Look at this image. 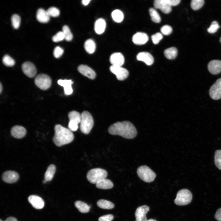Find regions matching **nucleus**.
Masks as SVG:
<instances>
[{
	"label": "nucleus",
	"instance_id": "nucleus-45",
	"mask_svg": "<svg viewBox=\"0 0 221 221\" xmlns=\"http://www.w3.org/2000/svg\"><path fill=\"white\" fill-rule=\"evenodd\" d=\"M215 218L218 221H221V207L218 209L215 215Z\"/></svg>",
	"mask_w": 221,
	"mask_h": 221
},
{
	"label": "nucleus",
	"instance_id": "nucleus-31",
	"mask_svg": "<svg viewBox=\"0 0 221 221\" xmlns=\"http://www.w3.org/2000/svg\"><path fill=\"white\" fill-rule=\"evenodd\" d=\"M111 16L113 20L118 23L122 21L124 18L123 13L119 10H114L111 13Z\"/></svg>",
	"mask_w": 221,
	"mask_h": 221
},
{
	"label": "nucleus",
	"instance_id": "nucleus-51",
	"mask_svg": "<svg viewBox=\"0 0 221 221\" xmlns=\"http://www.w3.org/2000/svg\"><path fill=\"white\" fill-rule=\"evenodd\" d=\"M219 41V42L221 43V37L220 38Z\"/></svg>",
	"mask_w": 221,
	"mask_h": 221
},
{
	"label": "nucleus",
	"instance_id": "nucleus-17",
	"mask_svg": "<svg viewBox=\"0 0 221 221\" xmlns=\"http://www.w3.org/2000/svg\"><path fill=\"white\" fill-rule=\"evenodd\" d=\"M28 200L32 205L37 209H41L44 207L45 203L43 200L38 196L31 195L29 197Z\"/></svg>",
	"mask_w": 221,
	"mask_h": 221
},
{
	"label": "nucleus",
	"instance_id": "nucleus-30",
	"mask_svg": "<svg viewBox=\"0 0 221 221\" xmlns=\"http://www.w3.org/2000/svg\"><path fill=\"white\" fill-rule=\"evenodd\" d=\"M97 204L100 208L106 209H111L114 207V205L113 203L103 199L99 200L97 202Z\"/></svg>",
	"mask_w": 221,
	"mask_h": 221
},
{
	"label": "nucleus",
	"instance_id": "nucleus-35",
	"mask_svg": "<svg viewBox=\"0 0 221 221\" xmlns=\"http://www.w3.org/2000/svg\"><path fill=\"white\" fill-rule=\"evenodd\" d=\"M21 18L17 14H13L11 17L12 25L14 28L17 29L19 27L21 22Z\"/></svg>",
	"mask_w": 221,
	"mask_h": 221
},
{
	"label": "nucleus",
	"instance_id": "nucleus-23",
	"mask_svg": "<svg viewBox=\"0 0 221 221\" xmlns=\"http://www.w3.org/2000/svg\"><path fill=\"white\" fill-rule=\"evenodd\" d=\"M57 83L58 84L64 87L65 94L70 95L72 94L73 92V90L72 84L73 83V82L71 80L60 79L57 81Z\"/></svg>",
	"mask_w": 221,
	"mask_h": 221
},
{
	"label": "nucleus",
	"instance_id": "nucleus-2",
	"mask_svg": "<svg viewBox=\"0 0 221 221\" xmlns=\"http://www.w3.org/2000/svg\"><path fill=\"white\" fill-rule=\"evenodd\" d=\"M55 134L53 141L56 145L60 147L71 143L74 139V135L69 129L60 124L54 127Z\"/></svg>",
	"mask_w": 221,
	"mask_h": 221
},
{
	"label": "nucleus",
	"instance_id": "nucleus-50",
	"mask_svg": "<svg viewBox=\"0 0 221 221\" xmlns=\"http://www.w3.org/2000/svg\"><path fill=\"white\" fill-rule=\"evenodd\" d=\"M47 182V181L46 180L44 179V180L43 181V183L45 184Z\"/></svg>",
	"mask_w": 221,
	"mask_h": 221
},
{
	"label": "nucleus",
	"instance_id": "nucleus-24",
	"mask_svg": "<svg viewBox=\"0 0 221 221\" xmlns=\"http://www.w3.org/2000/svg\"><path fill=\"white\" fill-rule=\"evenodd\" d=\"M106 23L104 19L102 18L98 19L95 22L94 29L95 32L98 34L103 33L105 29Z\"/></svg>",
	"mask_w": 221,
	"mask_h": 221
},
{
	"label": "nucleus",
	"instance_id": "nucleus-42",
	"mask_svg": "<svg viewBox=\"0 0 221 221\" xmlns=\"http://www.w3.org/2000/svg\"><path fill=\"white\" fill-rule=\"evenodd\" d=\"M163 36L160 33H157L151 36V39L153 43L157 44L163 38Z\"/></svg>",
	"mask_w": 221,
	"mask_h": 221
},
{
	"label": "nucleus",
	"instance_id": "nucleus-7",
	"mask_svg": "<svg viewBox=\"0 0 221 221\" xmlns=\"http://www.w3.org/2000/svg\"><path fill=\"white\" fill-rule=\"evenodd\" d=\"M192 198V194L189 190L183 189L178 192L174 202L179 206L185 205L191 202Z\"/></svg>",
	"mask_w": 221,
	"mask_h": 221
},
{
	"label": "nucleus",
	"instance_id": "nucleus-52",
	"mask_svg": "<svg viewBox=\"0 0 221 221\" xmlns=\"http://www.w3.org/2000/svg\"><path fill=\"white\" fill-rule=\"evenodd\" d=\"M0 221H2V220H1V219H0Z\"/></svg>",
	"mask_w": 221,
	"mask_h": 221
},
{
	"label": "nucleus",
	"instance_id": "nucleus-39",
	"mask_svg": "<svg viewBox=\"0 0 221 221\" xmlns=\"http://www.w3.org/2000/svg\"><path fill=\"white\" fill-rule=\"evenodd\" d=\"M47 11L50 17H56L59 16L60 14L59 10L57 8L52 6L49 7Z\"/></svg>",
	"mask_w": 221,
	"mask_h": 221
},
{
	"label": "nucleus",
	"instance_id": "nucleus-15",
	"mask_svg": "<svg viewBox=\"0 0 221 221\" xmlns=\"http://www.w3.org/2000/svg\"><path fill=\"white\" fill-rule=\"evenodd\" d=\"M77 69L82 74L90 79H94L96 77V74L95 72L86 65L81 64L78 66Z\"/></svg>",
	"mask_w": 221,
	"mask_h": 221
},
{
	"label": "nucleus",
	"instance_id": "nucleus-19",
	"mask_svg": "<svg viewBox=\"0 0 221 221\" xmlns=\"http://www.w3.org/2000/svg\"><path fill=\"white\" fill-rule=\"evenodd\" d=\"M148 35L144 33L137 32L132 37V41L137 45H141L145 44L148 40Z\"/></svg>",
	"mask_w": 221,
	"mask_h": 221
},
{
	"label": "nucleus",
	"instance_id": "nucleus-36",
	"mask_svg": "<svg viewBox=\"0 0 221 221\" xmlns=\"http://www.w3.org/2000/svg\"><path fill=\"white\" fill-rule=\"evenodd\" d=\"M214 162L217 168L221 170V150H217L215 152Z\"/></svg>",
	"mask_w": 221,
	"mask_h": 221
},
{
	"label": "nucleus",
	"instance_id": "nucleus-49",
	"mask_svg": "<svg viewBox=\"0 0 221 221\" xmlns=\"http://www.w3.org/2000/svg\"><path fill=\"white\" fill-rule=\"evenodd\" d=\"M147 221H157L155 219H150L148 220H147Z\"/></svg>",
	"mask_w": 221,
	"mask_h": 221
},
{
	"label": "nucleus",
	"instance_id": "nucleus-32",
	"mask_svg": "<svg viewBox=\"0 0 221 221\" xmlns=\"http://www.w3.org/2000/svg\"><path fill=\"white\" fill-rule=\"evenodd\" d=\"M149 12L151 20L154 22L159 23L161 21V17L156 10L153 8L149 10Z\"/></svg>",
	"mask_w": 221,
	"mask_h": 221
},
{
	"label": "nucleus",
	"instance_id": "nucleus-1",
	"mask_svg": "<svg viewBox=\"0 0 221 221\" xmlns=\"http://www.w3.org/2000/svg\"><path fill=\"white\" fill-rule=\"evenodd\" d=\"M108 131L111 135H119L128 139L134 138L137 134L135 127L128 121L118 122L113 124L109 127Z\"/></svg>",
	"mask_w": 221,
	"mask_h": 221
},
{
	"label": "nucleus",
	"instance_id": "nucleus-26",
	"mask_svg": "<svg viewBox=\"0 0 221 221\" xmlns=\"http://www.w3.org/2000/svg\"><path fill=\"white\" fill-rule=\"evenodd\" d=\"M178 53L177 48L172 47L166 49L164 52L165 57L168 59L173 60L176 58Z\"/></svg>",
	"mask_w": 221,
	"mask_h": 221
},
{
	"label": "nucleus",
	"instance_id": "nucleus-46",
	"mask_svg": "<svg viewBox=\"0 0 221 221\" xmlns=\"http://www.w3.org/2000/svg\"><path fill=\"white\" fill-rule=\"evenodd\" d=\"M4 221H17V220L14 217H10L7 218Z\"/></svg>",
	"mask_w": 221,
	"mask_h": 221
},
{
	"label": "nucleus",
	"instance_id": "nucleus-27",
	"mask_svg": "<svg viewBox=\"0 0 221 221\" xmlns=\"http://www.w3.org/2000/svg\"><path fill=\"white\" fill-rule=\"evenodd\" d=\"M56 170V167L53 164L50 165L46 171L44 176L45 179L47 181H51L52 179Z\"/></svg>",
	"mask_w": 221,
	"mask_h": 221
},
{
	"label": "nucleus",
	"instance_id": "nucleus-12",
	"mask_svg": "<svg viewBox=\"0 0 221 221\" xmlns=\"http://www.w3.org/2000/svg\"><path fill=\"white\" fill-rule=\"evenodd\" d=\"M21 69L23 72L30 78L33 77L37 72V70L35 65L29 61L24 62L22 65Z\"/></svg>",
	"mask_w": 221,
	"mask_h": 221
},
{
	"label": "nucleus",
	"instance_id": "nucleus-4",
	"mask_svg": "<svg viewBox=\"0 0 221 221\" xmlns=\"http://www.w3.org/2000/svg\"><path fill=\"white\" fill-rule=\"evenodd\" d=\"M180 1V0H155L153 6L156 9H159L164 13L168 14L171 11L172 6L177 5Z\"/></svg>",
	"mask_w": 221,
	"mask_h": 221
},
{
	"label": "nucleus",
	"instance_id": "nucleus-11",
	"mask_svg": "<svg viewBox=\"0 0 221 221\" xmlns=\"http://www.w3.org/2000/svg\"><path fill=\"white\" fill-rule=\"evenodd\" d=\"M110 69L111 72L116 76L117 79L119 80H124L127 77L129 74L127 69L121 66L111 65Z\"/></svg>",
	"mask_w": 221,
	"mask_h": 221
},
{
	"label": "nucleus",
	"instance_id": "nucleus-34",
	"mask_svg": "<svg viewBox=\"0 0 221 221\" xmlns=\"http://www.w3.org/2000/svg\"><path fill=\"white\" fill-rule=\"evenodd\" d=\"M62 29L65 39L67 41H71L73 38V36L69 27L65 25L63 27Z\"/></svg>",
	"mask_w": 221,
	"mask_h": 221
},
{
	"label": "nucleus",
	"instance_id": "nucleus-25",
	"mask_svg": "<svg viewBox=\"0 0 221 221\" xmlns=\"http://www.w3.org/2000/svg\"><path fill=\"white\" fill-rule=\"evenodd\" d=\"M96 186L99 189H107L112 188L113 184L110 180L105 178L97 182L96 184Z\"/></svg>",
	"mask_w": 221,
	"mask_h": 221
},
{
	"label": "nucleus",
	"instance_id": "nucleus-21",
	"mask_svg": "<svg viewBox=\"0 0 221 221\" xmlns=\"http://www.w3.org/2000/svg\"><path fill=\"white\" fill-rule=\"evenodd\" d=\"M136 58L138 60L143 61L148 65H152L154 62L153 56L147 52H139L137 55Z\"/></svg>",
	"mask_w": 221,
	"mask_h": 221
},
{
	"label": "nucleus",
	"instance_id": "nucleus-13",
	"mask_svg": "<svg viewBox=\"0 0 221 221\" xmlns=\"http://www.w3.org/2000/svg\"><path fill=\"white\" fill-rule=\"evenodd\" d=\"M149 207L148 206L143 205L138 207L135 213V221H147L146 214L149 211Z\"/></svg>",
	"mask_w": 221,
	"mask_h": 221
},
{
	"label": "nucleus",
	"instance_id": "nucleus-43",
	"mask_svg": "<svg viewBox=\"0 0 221 221\" xmlns=\"http://www.w3.org/2000/svg\"><path fill=\"white\" fill-rule=\"evenodd\" d=\"M63 52V49L60 46H57L54 49L53 55L55 58H58L62 55Z\"/></svg>",
	"mask_w": 221,
	"mask_h": 221
},
{
	"label": "nucleus",
	"instance_id": "nucleus-47",
	"mask_svg": "<svg viewBox=\"0 0 221 221\" xmlns=\"http://www.w3.org/2000/svg\"><path fill=\"white\" fill-rule=\"evenodd\" d=\"M90 1V0H83L82 1V3L83 5L86 6L89 3Z\"/></svg>",
	"mask_w": 221,
	"mask_h": 221
},
{
	"label": "nucleus",
	"instance_id": "nucleus-41",
	"mask_svg": "<svg viewBox=\"0 0 221 221\" xmlns=\"http://www.w3.org/2000/svg\"><path fill=\"white\" fill-rule=\"evenodd\" d=\"M160 30L162 34L165 35H168L171 33L173 29L170 26L165 25L161 27Z\"/></svg>",
	"mask_w": 221,
	"mask_h": 221
},
{
	"label": "nucleus",
	"instance_id": "nucleus-22",
	"mask_svg": "<svg viewBox=\"0 0 221 221\" xmlns=\"http://www.w3.org/2000/svg\"><path fill=\"white\" fill-rule=\"evenodd\" d=\"M50 17L47 10L42 8H40L37 10L36 18L39 22L42 23H47L50 20Z\"/></svg>",
	"mask_w": 221,
	"mask_h": 221
},
{
	"label": "nucleus",
	"instance_id": "nucleus-8",
	"mask_svg": "<svg viewBox=\"0 0 221 221\" xmlns=\"http://www.w3.org/2000/svg\"><path fill=\"white\" fill-rule=\"evenodd\" d=\"M34 83L36 85L43 90L48 89L52 84L51 78L45 74H41L37 75L35 77Z\"/></svg>",
	"mask_w": 221,
	"mask_h": 221
},
{
	"label": "nucleus",
	"instance_id": "nucleus-20",
	"mask_svg": "<svg viewBox=\"0 0 221 221\" xmlns=\"http://www.w3.org/2000/svg\"><path fill=\"white\" fill-rule=\"evenodd\" d=\"M26 133V130L23 127L18 125L13 126L11 130V135L17 139H21L24 137Z\"/></svg>",
	"mask_w": 221,
	"mask_h": 221
},
{
	"label": "nucleus",
	"instance_id": "nucleus-40",
	"mask_svg": "<svg viewBox=\"0 0 221 221\" xmlns=\"http://www.w3.org/2000/svg\"><path fill=\"white\" fill-rule=\"evenodd\" d=\"M64 39V35L62 31L58 32L52 37V41L56 42L62 41Z\"/></svg>",
	"mask_w": 221,
	"mask_h": 221
},
{
	"label": "nucleus",
	"instance_id": "nucleus-48",
	"mask_svg": "<svg viewBox=\"0 0 221 221\" xmlns=\"http://www.w3.org/2000/svg\"><path fill=\"white\" fill-rule=\"evenodd\" d=\"M2 88H3V87H2V84L1 83H0V94L1 93L2 91Z\"/></svg>",
	"mask_w": 221,
	"mask_h": 221
},
{
	"label": "nucleus",
	"instance_id": "nucleus-44",
	"mask_svg": "<svg viewBox=\"0 0 221 221\" xmlns=\"http://www.w3.org/2000/svg\"><path fill=\"white\" fill-rule=\"evenodd\" d=\"M114 218V216L111 214H108L100 217L99 221H111Z\"/></svg>",
	"mask_w": 221,
	"mask_h": 221
},
{
	"label": "nucleus",
	"instance_id": "nucleus-10",
	"mask_svg": "<svg viewBox=\"0 0 221 221\" xmlns=\"http://www.w3.org/2000/svg\"><path fill=\"white\" fill-rule=\"evenodd\" d=\"M209 94L211 98L214 100L221 99V78L217 79L211 87Z\"/></svg>",
	"mask_w": 221,
	"mask_h": 221
},
{
	"label": "nucleus",
	"instance_id": "nucleus-38",
	"mask_svg": "<svg viewBox=\"0 0 221 221\" xmlns=\"http://www.w3.org/2000/svg\"><path fill=\"white\" fill-rule=\"evenodd\" d=\"M220 27L218 22L214 21L212 22L210 27L207 29V31L209 33H215Z\"/></svg>",
	"mask_w": 221,
	"mask_h": 221
},
{
	"label": "nucleus",
	"instance_id": "nucleus-5",
	"mask_svg": "<svg viewBox=\"0 0 221 221\" xmlns=\"http://www.w3.org/2000/svg\"><path fill=\"white\" fill-rule=\"evenodd\" d=\"M107 173L105 170L99 168L90 170L87 175V180L91 183L96 184L101 180L106 178Z\"/></svg>",
	"mask_w": 221,
	"mask_h": 221
},
{
	"label": "nucleus",
	"instance_id": "nucleus-6",
	"mask_svg": "<svg viewBox=\"0 0 221 221\" xmlns=\"http://www.w3.org/2000/svg\"><path fill=\"white\" fill-rule=\"evenodd\" d=\"M137 173L141 180L147 183L153 182L156 176L155 173L146 165L139 167L137 170Z\"/></svg>",
	"mask_w": 221,
	"mask_h": 221
},
{
	"label": "nucleus",
	"instance_id": "nucleus-37",
	"mask_svg": "<svg viewBox=\"0 0 221 221\" xmlns=\"http://www.w3.org/2000/svg\"><path fill=\"white\" fill-rule=\"evenodd\" d=\"M2 61L3 64L7 67L13 66L15 64L14 60L7 54L3 56Z\"/></svg>",
	"mask_w": 221,
	"mask_h": 221
},
{
	"label": "nucleus",
	"instance_id": "nucleus-16",
	"mask_svg": "<svg viewBox=\"0 0 221 221\" xmlns=\"http://www.w3.org/2000/svg\"><path fill=\"white\" fill-rule=\"evenodd\" d=\"M209 72L213 75L217 74L221 72V60H213L210 61L207 65Z\"/></svg>",
	"mask_w": 221,
	"mask_h": 221
},
{
	"label": "nucleus",
	"instance_id": "nucleus-9",
	"mask_svg": "<svg viewBox=\"0 0 221 221\" xmlns=\"http://www.w3.org/2000/svg\"><path fill=\"white\" fill-rule=\"evenodd\" d=\"M69 121L68 127L72 131H75L78 128V124L80 123L81 114L76 111H72L68 114Z\"/></svg>",
	"mask_w": 221,
	"mask_h": 221
},
{
	"label": "nucleus",
	"instance_id": "nucleus-29",
	"mask_svg": "<svg viewBox=\"0 0 221 221\" xmlns=\"http://www.w3.org/2000/svg\"><path fill=\"white\" fill-rule=\"evenodd\" d=\"M76 207L81 212L86 213L89 211L90 206L87 204L80 201H77L75 203Z\"/></svg>",
	"mask_w": 221,
	"mask_h": 221
},
{
	"label": "nucleus",
	"instance_id": "nucleus-14",
	"mask_svg": "<svg viewBox=\"0 0 221 221\" xmlns=\"http://www.w3.org/2000/svg\"><path fill=\"white\" fill-rule=\"evenodd\" d=\"M19 178V175L16 172L12 171L5 172L2 174L3 180L8 183H13L16 182Z\"/></svg>",
	"mask_w": 221,
	"mask_h": 221
},
{
	"label": "nucleus",
	"instance_id": "nucleus-28",
	"mask_svg": "<svg viewBox=\"0 0 221 221\" xmlns=\"http://www.w3.org/2000/svg\"><path fill=\"white\" fill-rule=\"evenodd\" d=\"M84 47L87 52L89 54H92L95 50V44L93 40L88 39L85 42Z\"/></svg>",
	"mask_w": 221,
	"mask_h": 221
},
{
	"label": "nucleus",
	"instance_id": "nucleus-18",
	"mask_svg": "<svg viewBox=\"0 0 221 221\" xmlns=\"http://www.w3.org/2000/svg\"><path fill=\"white\" fill-rule=\"evenodd\" d=\"M110 60L112 65L121 66L124 63V58L121 53L115 52L111 55Z\"/></svg>",
	"mask_w": 221,
	"mask_h": 221
},
{
	"label": "nucleus",
	"instance_id": "nucleus-33",
	"mask_svg": "<svg viewBox=\"0 0 221 221\" xmlns=\"http://www.w3.org/2000/svg\"><path fill=\"white\" fill-rule=\"evenodd\" d=\"M204 4V0H192L191 2L190 6L192 10H196L201 8Z\"/></svg>",
	"mask_w": 221,
	"mask_h": 221
},
{
	"label": "nucleus",
	"instance_id": "nucleus-3",
	"mask_svg": "<svg viewBox=\"0 0 221 221\" xmlns=\"http://www.w3.org/2000/svg\"><path fill=\"white\" fill-rule=\"evenodd\" d=\"M80 123L81 131L86 134H89L94 124V119L89 112L85 111L81 113Z\"/></svg>",
	"mask_w": 221,
	"mask_h": 221
}]
</instances>
